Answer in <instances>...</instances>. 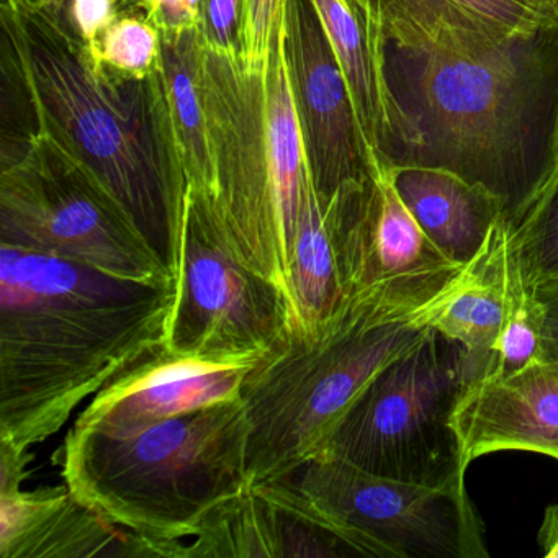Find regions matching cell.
I'll use <instances>...</instances> for the list:
<instances>
[{"mask_svg": "<svg viewBox=\"0 0 558 558\" xmlns=\"http://www.w3.org/2000/svg\"><path fill=\"white\" fill-rule=\"evenodd\" d=\"M413 148L400 168L453 172L518 228L544 184L558 107V25L532 38L473 31L385 40Z\"/></svg>", "mask_w": 558, "mask_h": 558, "instance_id": "1", "label": "cell"}, {"mask_svg": "<svg viewBox=\"0 0 558 558\" xmlns=\"http://www.w3.org/2000/svg\"><path fill=\"white\" fill-rule=\"evenodd\" d=\"M2 71L31 133L53 138L117 202L169 274L181 264L187 181L159 68L146 77L93 57L64 9L2 0Z\"/></svg>", "mask_w": 558, "mask_h": 558, "instance_id": "2", "label": "cell"}, {"mask_svg": "<svg viewBox=\"0 0 558 558\" xmlns=\"http://www.w3.org/2000/svg\"><path fill=\"white\" fill-rule=\"evenodd\" d=\"M175 280L145 282L0 244V444L31 450L165 348Z\"/></svg>", "mask_w": 558, "mask_h": 558, "instance_id": "3", "label": "cell"}, {"mask_svg": "<svg viewBox=\"0 0 558 558\" xmlns=\"http://www.w3.org/2000/svg\"><path fill=\"white\" fill-rule=\"evenodd\" d=\"M450 289L433 302L391 287L355 293L318 331L292 329L253 365L241 385L250 485L289 478L318 456L368 384L426 338Z\"/></svg>", "mask_w": 558, "mask_h": 558, "instance_id": "4", "label": "cell"}, {"mask_svg": "<svg viewBox=\"0 0 558 558\" xmlns=\"http://www.w3.org/2000/svg\"><path fill=\"white\" fill-rule=\"evenodd\" d=\"M243 400L220 401L126 436L71 427L58 456L64 485L107 521L178 558L217 506L250 486Z\"/></svg>", "mask_w": 558, "mask_h": 558, "instance_id": "5", "label": "cell"}, {"mask_svg": "<svg viewBox=\"0 0 558 558\" xmlns=\"http://www.w3.org/2000/svg\"><path fill=\"white\" fill-rule=\"evenodd\" d=\"M476 378L466 349L433 328L368 384L318 456L401 482L465 486L453 413Z\"/></svg>", "mask_w": 558, "mask_h": 558, "instance_id": "6", "label": "cell"}, {"mask_svg": "<svg viewBox=\"0 0 558 558\" xmlns=\"http://www.w3.org/2000/svg\"><path fill=\"white\" fill-rule=\"evenodd\" d=\"M0 244L125 279L175 280L99 181L37 130L2 145Z\"/></svg>", "mask_w": 558, "mask_h": 558, "instance_id": "7", "label": "cell"}, {"mask_svg": "<svg viewBox=\"0 0 558 558\" xmlns=\"http://www.w3.org/2000/svg\"><path fill=\"white\" fill-rule=\"evenodd\" d=\"M264 71L251 70L241 54L202 48V90L217 169L214 194L205 198L238 257L290 300L299 215L283 195L270 155Z\"/></svg>", "mask_w": 558, "mask_h": 558, "instance_id": "8", "label": "cell"}, {"mask_svg": "<svg viewBox=\"0 0 558 558\" xmlns=\"http://www.w3.org/2000/svg\"><path fill=\"white\" fill-rule=\"evenodd\" d=\"M290 331L289 296L238 257L207 198L187 187L166 351L205 364L251 367Z\"/></svg>", "mask_w": 558, "mask_h": 558, "instance_id": "9", "label": "cell"}, {"mask_svg": "<svg viewBox=\"0 0 558 558\" xmlns=\"http://www.w3.org/2000/svg\"><path fill=\"white\" fill-rule=\"evenodd\" d=\"M368 557L486 558L466 486L417 485L316 456L289 476Z\"/></svg>", "mask_w": 558, "mask_h": 558, "instance_id": "10", "label": "cell"}, {"mask_svg": "<svg viewBox=\"0 0 558 558\" xmlns=\"http://www.w3.org/2000/svg\"><path fill=\"white\" fill-rule=\"evenodd\" d=\"M323 210L349 295L391 287L430 302L466 267L450 263L421 230L395 184L393 166L375 169L362 187Z\"/></svg>", "mask_w": 558, "mask_h": 558, "instance_id": "11", "label": "cell"}, {"mask_svg": "<svg viewBox=\"0 0 558 558\" xmlns=\"http://www.w3.org/2000/svg\"><path fill=\"white\" fill-rule=\"evenodd\" d=\"M283 37L306 165L326 208L368 181L371 161L344 74L313 0H286Z\"/></svg>", "mask_w": 558, "mask_h": 558, "instance_id": "12", "label": "cell"}, {"mask_svg": "<svg viewBox=\"0 0 558 558\" xmlns=\"http://www.w3.org/2000/svg\"><path fill=\"white\" fill-rule=\"evenodd\" d=\"M251 367L205 364L159 349L94 395L73 429L126 436L189 411L240 398Z\"/></svg>", "mask_w": 558, "mask_h": 558, "instance_id": "13", "label": "cell"}, {"mask_svg": "<svg viewBox=\"0 0 558 558\" xmlns=\"http://www.w3.org/2000/svg\"><path fill=\"white\" fill-rule=\"evenodd\" d=\"M453 426L466 466L499 450H525L558 460L557 359L473 380L457 404Z\"/></svg>", "mask_w": 558, "mask_h": 558, "instance_id": "14", "label": "cell"}, {"mask_svg": "<svg viewBox=\"0 0 558 558\" xmlns=\"http://www.w3.org/2000/svg\"><path fill=\"white\" fill-rule=\"evenodd\" d=\"M344 74L371 172L400 168L413 148V133L385 71L380 25L361 0H313Z\"/></svg>", "mask_w": 558, "mask_h": 558, "instance_id": "15", "label": "cell"}, {"mask_svg": "<svg viewBox=\"0 0 558 558\" xmlns=\"http://www.w3.org/2000/svg\"><path fill=\"white\" fill-rule=\"evenodd\" d=\"M151 557L145 538L97 514L68 486L0 483V558Z\"/></svg>", "mask_w": 558, "mask_h": 558, "instance_id": "16", "label": "cell"}, {"mask_svg": "<svg viewBox=\"0 0 558 558\" xmlns=\"http://www.w3.org/2000/svg\"><path fill=\"white\" fill-rule=\"evenodd\" d=\"M395 184L421 230L456 266L473 263L505 218L498 198L446 169L395 168Z\"/></svg>", "mask_w": 558, "mask_h": 558, "instance_id": "17", "label": "cell"}, {"mask_svg": "<svg viewBox=\"0 0 558 558\" xmlns=\"http://www.w3.org/2000/svg\"><path fill=\"white\" fill-rule=\"evenodd\" d=\"M202 48L201 27L161 32L159 74L172 140L187 187L210 197L217 169L202 90Z\"/></svg>", "mask_w": 558, "mask_h": 558, "instance_id": "18", "label": "cell"}, {"mask_svg": "<svg viewBox=\"0 0 558 558\" xmlns=\"http://www.w3.org/2000/svg\"><path fill=\"white\" fill-rule=\"evenodd\" d=\"M499 221L488 246L463 269L434 316L433 328L466 349L478 378L492 374L505 323L502 236ZM476 378V380H478Z\"/></svg>", "mask_w": 558, "mask_h": 558, "instance_id": "19", "label": "cell"}, {"mask_svg": "<svg viewBox=\"0 0 558 558\" xmlns=\"http://www.w3.org/2000/svg\"><path fill=\"white\" fill-rule=\"evenodd\" d=\"M351 299L339 269L335 236L310 171L303 181L290 272L292 329L318 331Z\"/></svg>", "mask_w": 558, "mask_h": 558, "instance_id": "20", "label": "cell"}, {"mask_svg": "<svg viewBox=\"0 0 558 558\" xmlns=\"http://www.w3.org/2000/svg\"><path fill=\"white\" fill-rule=\"evenodd\" d=\"M502 289L505 323L496 349L495 367L489 375L514 374L547 357L535 286L525 276L508 221H505L502 236Z\"/></svg>", "mask_w": 558, "mask_h": 558, "instance_id": "21", "label": "cell"}, {"mask_svg": "<svg viewBox=\"0 0 558 558\" xmlns=\"http://www.w3.org/2000/svg\"><path fill=\"white\" fill-rule=\"evenodd\" d=\"M93 57L120 73L149 76L161 63V32L145 15H119L104 32Z\"/></svg>", "mask_w": 558, "mask_h": 558, "instance_id": "22", "label": "cell"}, {"mask_svg": "<svg viewBox=\"0 0 558 558\" xmlns=\"http://www.w3.org/2000/svg\"><path fill=\"white\" fill-rule=\"evenodd\" d=\"M509 230L529 282L538 286L558 279V184L535 202L518 228Z\"/></svg>", "mask_w": 558, "mask_h": 558, "instance_id": "23", "label": "cell"}, {"mask_svg": "<svg viewBox=\"0 0 558 558\" xmlns=\"http://www.w3.org/2000/svg\"><path fill=\"white\" fill-rule=\"evenodd\" d=\"M515 38H532L558 25L557 0H446Z\"/></svg>", "mask_w": 558, "mask_h": 558, "instance_id": "24", "label": "cell"}, {"mask_svg": "<svg viewBox=\"0 0 558 558\" xmlns=\"http://www.w3.org/2000/svg\"><path fill=\"white\" fill-rule=\"evenodd\" d=\"M286 15V0H243L241 58L251 70H266Z\"/></svg>", "mask_w": 558, "mask_h": 558, "instance_id": "25", "label": "cell"}, {"mask_svg": "<svg viewBox=\"0 0 558 558\" xmlns=\"http://www.w3.org/2000/svg\"><path fill=\"white\" fill-rule=\"evenodd\" d=\"M243 0H204L201 34L205 47L221 54H241Z\"/></svg>", "mask_w": 558, "mask_h": 558, "instance_id": "26", "label": "cell"}, {"mask_svg": "<svg viewBox=\"0 0 558 558\" xmlns=\"http://www.w3.org/2000/svg\"><path fill=\"white\" fill-rule=\"evenodd\" d=\"M119 0H66L64 14L90 53H97L100 37L119 17Z\"/></svg>", "mask_w": 558, "mask_h": 558, "instance_id": "27", "label": "cell"}, {"mask_svg": "<svg viewBox=\"0 0 558 558\" xmlns=\"http://www.w3.org/2000/svg\"><path fill=\"white\" fill-rule=\"evenodd\" d=\"M204 0H162L153 24L161 32L192 31L201 27Z\"/></svg>", "mask_w": 558, "mask_h": 558, "instance_id": "28", "label": "cell"}, {"mask_svg": "<svg viewBox=\"0 0 558 558\" xmlns=\"http://www.w3.org/2000/svg\"><path fill=\"white\" fill-rule=\"evenodd\" d=\"M535 295L541 306L545 352L547 357L558 361V279L545 280L535 286Z\"/></svg>", "mask_w": 558, "mask_h": 558, "instance_id": "29", "label": "cell"}, {"mask_svg": "<svg viewBox=\"0 0 558 558\" xmlns=\"http://www.w3.org/2000/svg\"><path fill=\"white\" fill-rule=\"evenodd\" d=\"M538 542L544 557L558 558V505L551 506L545 512Z\"/></svg>", "mask_w": 558, "mask_h": 558, "instance_id": "30", "label": "cell"}, {"mask_svg": "<svg viewBox=\"0 0 558 558\" xmlns=\"http://www.w3.org/2000/svg\"><path fill=\"white\" fill-rule=\"evenodd\" d=\"M558 8V0H557ZM558 184V107H557V117H555V126H554V135H551V145H550V162H548V171L547 175H545L544 184H542L541 192H538L537 198L542 197L545 192L550 191L554 185ZM534 202V204H535ZM532 208V207H531Z\"/></svg>", "mask_w": 558, "mask_h": 558, "instance_id": "31", "label": "cell"}, {"mask_svg": "<svg viewBox=\"0 0 558 558\" xmlns=\"http://www.w3.org/2000/svg\"><path fill=\"white\" fill-rule=\"evenodd\" d=\"M34 4L51 5V8L64 9L66 0H31Z\"/></svg>", "mask_w": 558, "mask_h": 558, "instance_id": "32", "label": "cell"}]
</instances>
